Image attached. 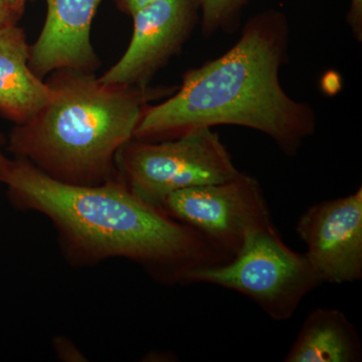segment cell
Masks as SVG:
<instances>
[{
	"instance_id": "cell-13",
	"label": "cell",
	"mask_w": 362,
	"mask_h": 362,
	"mask_svg": "<svg viewBox=\"0 0 362 362\" xmlns=\"http://www.w3.org/2000/svg\"><path fill=\"white\" fill-rule=\"evenodd\" d=\"M347 21L354 37L358 42H362V0H350V8Z\"/></svg>"
},
{
	"instance_id": "cell-7",
	"label": "cell",
	"mask_w": 362,
	"mask_h": 362,
	"mask_svg": "<svg viewBox=\"0 0 362 362\" xmlns=\"http://www.w3.org/2000/svg\"><path fill=\"white\" fill-rule=\"evenodd\" d=\"M305 256L321 282H356L362 278V188L311 206L297 225Z\"/></svg>"
},
{
	"instance_id": "cell-6",
	"label": "cell",
	"mask_w": 362,
	"mask_h": 362,
	"mask_svg": "<svg viewBox=\"0 0 362 362\" xmlns=\"http://www.w3.org/2000/svg\"><path fill=\"white\" fill-rule=\"evenodd\" d=\"M161 209L202 233L230 259L250 235L273 226L259 181L245 173L225 182L173 192Z\"/></svg>"
},
{
	"instance_id": "cell-17",
	"label": "cell",
	"mask_w": 362,
	"mask_h": 362,
	"mask_svg": "<svg viewBox=\"0 0 362 362\" xmlns=\"http://www.w3.org/2000/svg\"><path fill=\"white\" fill-rule=\"evenodd\" d=\"M7 4L11 7V8L14 9V11H18V13H23V8H25V6L26 4L25 0H6Z\"/></svg>"
},
{
	"instance_id": "cell-18",
	"label": "cell",
	"mask_w": 362,
	"mask_h": 362,
	"mask_svg": "<svg viewBox=\"0 0 362 362\" xmlns=\"http://www.w3.org/2000/svg\"><path fill=\"white\" fill-rule=\"evenodd\" d=\"M26 1H28V0H26Z\"/></svg>"
},
{
	"instance_id": "cell-8",
	"label": "cell",
	"mask_w": 362,
	"mask_h": 362,
	"mask_svg": "<svg viewBox=\"0 0 362 362\" xmlns=\"http://www.w3.org/2000/svg\"><path fill=\"white\" fill-rule=\"evenodd\" d=\"M199 6V0H156L136 11L127 49L100 81L106 85H148L189 37Z\"/></svg>"
},
{
	"instance_id": "cell-9",
	"label": "cell",
	"mask_w": 362,
	"mask_h": 362,
	"mask_svg": "<svg viewBox=\"0 0 362 362\" xmlns=\"http://www.w3.org/2000/svg\"><path fill=\"white\" fill-rule=\"evenodd\" d=\"M102 0H47L44 28L30 45V66L40 78L71 69L93 73L99 61L90 42V26Z\"/></svg>"
},
{
	"instance_id": "cell-1",
	"label": "cell",
	"mask_w": 362,
	"mask_h": 362,
	"mask_svg": "<svg viewBox=\"0 0 362 362\" xmlns=\"http://www.w3.org/2000/svg\"><path fill=\"white\" fill-rule=\"evenodd\" d=\"M2 185L14 209L51 221L73 267L125 259L173 286L230 259L202 233L137 197L118 175L98 185H66L13 157Z\"/></svg>"
},
{
	"instance_id": "cell-11",
	"label": "cell",
	"mask_w": 362,
	"mask_h": 362,
	"mask_svg": "<svg viewBox=\"0 0 362 362\" xmlns=\"http://www.w3.org/2000/svg\"><path fill=\"white\" fill-rule=\"evenodd\" d=\"M361 337L354 324L337 309L317 308L305 319L286 356V362H357Z\"/></svg>"
},
{
	"instance_id": "cell-5",
	"label": "cell",
	"mask_w": 362,
	"mask_h": 362,
	"mask_svg": "<svg viewBox=\"0 0 362 362\" xmlns=\"http://www.w3.org/2000/svg\"><path fill=\"white\" fill-rule=\"evenodd\" d=\"M192 283L220 286L249 297L276 321L291 318L321 284L305 254L286 246L274 226L247 238L233 258L194 272Z\"/></svg>"
},
{
	"instance_id": "cell-4",
	"label": "cell",
	"mask_w": 362,
	"mask_h": 362,
	"mask_svg": "<svg viewBox=\"0 0 362 362\" xmlns=\"http://www.w3.org/2000/svg\"><path fill=\"white\" fill-rule=\"evenodd\" d=\"M115 164L137 197L159 207L178 190L225 182L240 173L213 128L162 141L132 138L117 152Z\"/></svg>"
},
{
	"instance_id": "cell-15",
	"label": "cell",
	"mask_w": 362,
	"mask_h": 362,
	"mask_svg": "<svg viewBox=\"0 0 362 362\" xmlns=\"http://www.w3.org/2000/svg\"><path fill=\"white\" fill-rule=\"evenodd\" d=\"M153 1L156 0H117V4L124 13L133 16L136 11Z\"/></svg>"
},
{
	"instance_id": "cell-14",
	"label": "cell",
	"mask_w": 362,
	"mask_h": 362,
	"mask_svg": "<svg viewBox=\"0 0 362 362\" xmlns=\"http://www.w3.org/2000/svg\"><path fill=\"white\" fill-rule=\"evenodd\" d=\"M11 157L7 156V137L0 131V183L2 185L11 163Z\"/></svg>"
},
{
	"instance_id": "cell-10",
	"label": "cell",
	"mask_w": 362,
	"mask_h": 362,
	"mask_svg": "<svg viewBox=\"0 0 362 362\" xmlns=\"http://www.w3.org/2000/svg\"><path fill=\"white\" fill-rule=\"evenodd\" d=\"M30 45L16 23L0 25V116L21 125L37 115L54 96L30 66Z\"/></svg>"
},
{
	"instance_id": "cell-3",
	"label": "cell",
	"mask_w": 362,
	"mask_h": 362,
	"mask_svg": "<svg viewBox=\"0 0 362 362\" xmlns=\"http://www.w3.org/2000/svg\"><path fill=\"white\" fill-rule=\"evenodd\" d=\"M49 103L7 137V152L71 185H98L117 175V152L132 139L149 102L166 88L106 85L89 71L52 73Z\"/></svg>"
},
{
	"instance_id": "cell-16",
	"label": "cell",
	"mask_w": 362,
	"mask_h": 362,
	"mask_svg": "<svg viewBox=\"0 0 362 362\" xmlns=\"http://www.w3.org/2000/svg\"><path fill=\"white\" fill-rule=\"evenodd\" d=\"M21 13L11 8L6 0H0V25L9 23H16L20 18Z\"/></svg>"
},
{
	"instance_id": "cell-2",
	"label": "cell",
	"mask_w": 362,
	"mask_h": 362,
	"mask_svg": "<svg viewBox=\"0 0 362 362\" xmlns=\"http://www.w3.org/2000/svg\"><path fill=\"white\" fill-rule=\"evenodd\" d=\"M287 18L267 11L250 18L240 39L225 54L183 75L169 99L148 106L133 138L175 139L218 125L265 133L287 156H295L316 129L310 105L283 89L280 70L289 59Z\"/></svg>"
},
{
	"instance_id": "cell-12",
	"label": "cell",
	"mask_w": 362,
	"mask_h": 362,
	"mask_svg": "<svg viewBox=\"0 0 362 362\" xmlns=\"http://www.w3.org/2000/svg\"><path fill=\"white\" fill-rule=\"evenodd\" d=\"M247 0H199L202 11V33H232L239 28L240 16Z\"/></svg>"
}]
</instances>
